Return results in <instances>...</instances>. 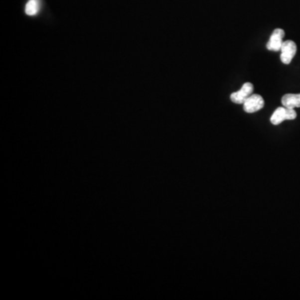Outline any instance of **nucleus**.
Masks as SVG:
<instances>
[{"mask_svg":"<svg viewBox=\"0 0 300 300\" xmlns=\"http://www.w3.org/2000/svg\"><path fill=\"white\" fill-rule=\"evenodd\" d=\"M297 114L294 109H288L285 107L278 108L270 118V122L274 125H279L285 120H295Z\"/></svg>","mask_w":300,"mask_h":300,"instance_id":"nucleus-1","label":"nucleus"},{"mask_svg":"<svg viewBox=\"0 0 300 300\" xmlns=\"http://www.w3.org/2000/svg\"><path fill=\"white\" fill-rule=\"evenodd\" d=\"M244 110L249 114L257 112L265 106V100L260 94H252L244 101Z\"/></svg>","mask_w":300,"mask_h":300,"instance_id":"nucleus-2","label":"nucleus"},{"mask_svg":"<svg viewBox=\"0 0 300 300\" xmlns=\"http://www.w3.org/2000/svg\"><path fill=\"white\" fill-rule=\"evenodd\" d=\"M280 59L285 64H290L297 52V45L292 40L285 41L281 47Z\"/></svg>","mask_w":300,"mask_h":300,"instance_id":"nucleus-3","label":"nucleus"},{"mask_svg":"<svg viewBox=\"0 0 300 300\" xmlns=\"http://www.w3.org/2000/svg\"><path fill=\"white\" fill-rule=\"evenodd\" d=\"M253 92H254V85L251 83H245L239 91L232 93L230 99L234 104L241 105L244 104V101L249 96L252 95Z\"/></svg>","mask_w":300,"mask_h":300,"instance_id":"nucleus-4","label":"nucleus"},{"mask_svg":"<svg viewBox=\"0 0 300 300\" xmlns=\"http://www.w3.org/2000/svg\"><path fill=\"white\" fill-rule=\"evenodd\" d=\"M285 31L281 28H276L270 36V40L267 43L266 48L270 51L278 52L281 50V47L284 42L283 38L285 37Z\"/></svg>","mask_w":300,"mask_h":300,"instance_id":"nucleus-5","label":"nucleus"},{"mask_svg":"<svg viewBox=\"0 0 300 300\" xmlns=\"http://www.w3.org/2000/svg\"><path fill=\"white\" fill-rule=\"evenodd\" d=\"M282 105L288 109L300 107V94H288L282 98Z\"/></svg>","mask_w":300,"mask_h":300,"instance_id":"nucleus-6","label":"nucleus"},{"mask_svg":"<svg viewBox=\"0 0 300 300\" xmlns=\"http://www.w3.org/2000/svg\"><path fill=\"white\" fill-rule=\"evenodd\" d=\"M40 9V0H28L25 6V13L29 16L36 15Z\"/></svg>","mask_w":300,"mask_h":300,"instance_id":"nucleus-7","label":"nucleus"}]
</instances>
